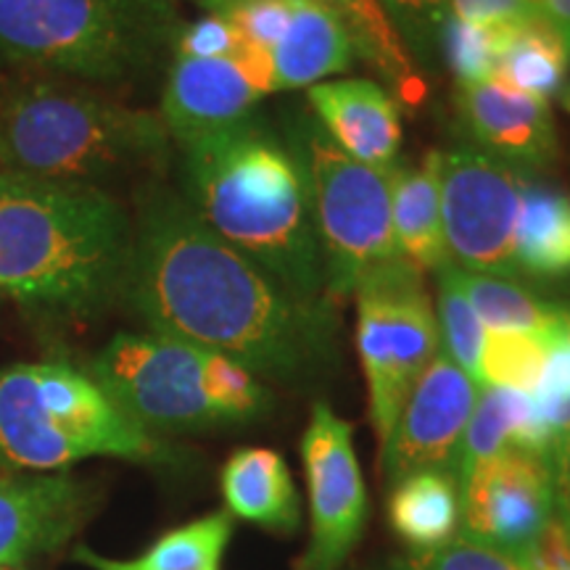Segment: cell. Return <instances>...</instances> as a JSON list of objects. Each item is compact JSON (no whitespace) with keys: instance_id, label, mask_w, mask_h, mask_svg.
Masks as SVG:
<instances>
[{"instance_id":"cell-10","label":"cell","mask_w":570,"mask_h":570,"mask_svg":"<svg viewBox=\"0 0 570 570\" xmlns=\"http://www.w3.org/2000/svg\"><path fill=\"white\" fill-rule=\"evenodd\" d=\"M529 169L512 167L479 148L444 154V233L449 262L468 273L512 281L515 235Z\"/></svg>"},{"instance_id":"cell-20","label":"cell","mask_w":570,"mask_h":570,"mask_svg":"<svg viewBox=\"0 0 570 570\" xmlns=\"http://www.w3.org/2000/svg\"><path fill=\"white\" fill-rule=\"evenodd\" d=\"M223 497L230 515L294 533L302 520L291 470L273 449H238L223 468Z\"/></svg>"},{"instance_id":"cell-18","label":"cell","mask_w":570,"mask_h":570,"mask_svg":"<svg viewBox=\"0 0 570 570\" xmlns=\"http://www.w3.org/2000/svg\"><path fill=\"white\" fill-rule=\"evenodd\" d=\"M309 106L323 130L352 159L367 167H396L402 111L394 96L373 80H325L309 88Z\"/></svg>"},{"instance_id":"cell-1","label":"cell","mask_w":570,"mask_h":570,"mask_svg":"<svg viewBox=\"0 0 570 570\" xmlns=\"http://www.w3.org/2000/svg\"><path fill=\"white\" fill-rule=\"evenodd\" d=\"M122 294L151 333L230 356L256 377L304 383L336 365V306L285 291L167 190L140 198Z\"/></svg>"},{"instance_id":"cell-16","label":"cell","mask_w":570,"mask_h":570,"mask_svg":"<svg viewBox=\"0 0 570 570\" xmlns=\"http://www.w3.org/2000/svg\"><path fill=\"white\" fill-rule=\"evenodd\" d=\"M96 502L90 483L69 473L0 475V568L69 544Z\"/></svg>"},{"instance_id":"cell-3","label":"cell","mask_w":570,"mask_h":570,"mask_svg":"<svg viewBox=\"0 0 570 570\" xmlns=\"http://www.w3.org/2000/svg\"><path fill=\"white\" fill-rule=\"evenodd\" d=\"M132 225L90 183L0 173V296L90 315L122 294Z\"/></svg>"},{"instance_id":"cell-15","label":"cell","mask_w":570,"mask_h":570,"mask_svg":"<svg viewBox=\"0 0 570 570\" xmlns=\"http://www.w3.org/2000/svg\"><path fill=\"white\" fill-rule=\"evenodd\" d=\"M269 61L248 56L175 53L161 96V122L177 142L252 117L254 106L275 92Z\"/></svg>"},{"instance_id":"cell-6","label":"cell","mask_w":570,"mask_h":570,"mask_svg":"<svg viewBox=\"0 0 570 570\" xmlns=\"http://www.w3.org/2000/svg\"><path fill=\"white\" fill-rule=\"evenodd\" d=\"M88 375L146 431L244 423L269 404L267 389L240 362L159 333H119Z\"/></svg>"},{"instance_id":"cell-40","label":"cell","mask_w":570,"mask_h":570,"mask_svg":"<svg viewBox=\"0 0 570 570\" xmlns=\"http://www.w3.org/2000/svg\"><path fill=\"white\" fill-rule=\"evenodd\" d=\"M0 570H24V568H0Z\"/></svg>"},{"instance_id":"cell-30","label":"cell","mask_w":570,"mask_h":570,"mask_svg":"<svg viewBox=\"0 0 570 570\" xmlns=\"http://www.w3.org/2000/svg\"><path fill=\"white\" fill-rule=\"evenodd\" d=\"M439 277V304H436V320L441 333V352L452 356L465 373L479 383V360L483 336V327L479 312L473 309L470 298L462 288L458 267L449 262L441 269H436Z\"/></svg>"},{"instance_id":"cell-25","label":"cell","mask_w":570,"mask_h":570,"mask_svg":"<svg viewBox=\"0 0 570 570\" xmlns=\"http://www.w3.org/2000/svg\"><path fill=\"white\" fill-rule=\"evenodd\" d=\"M233 537V515L227 510L212 512L164 533L148 552L135 560H114L80 547L75 560L92 570H219V560Z\"/></svg>"},{"instance_id":"cell-36","label":"cell","mask_w":570,"mask_h":570,"mask_svg":"<svg viewBox=\"0 0 570 570\" xmlns=\"http://www.w3.org/2000/svg\"><path fill=\"white\" fill-rule=\"evenodd\" d=\"M558 499L562 502V508L568 512V523H570V439L566 444V452H562L560 468H558Z\"/></svg>"},{"instance_id":"cell-7","label":"cell","mask_w":570,"mask_h":570,"mask_svg":"<svg viewBox=\"0 0 570 570\" xmlns=\"http://www.w3.org/2000/svg\"><path fill=\"white\" fill-rule=\"evenodd\" d=\"M164 0H0V59L122 80L154 53Z\"/></svg>"},{"instance_id":"cell-22","label":"cell","mask_w":570,"mask_h":570,"mask_svg":"<svg viewBox=\"0 0 570 570\" xmlns=\"http://www.w3.org/2000/svg\"><path fill=\"white\" fill-rule=\"evenodd\" d=\"M508 446H523L539 454L531 394L494 386L481 389L452 465L458 487H462V481L479 462L494 458Z\"/></svg>"},{"instance_id":"cell-8","label":"cell","mask_w":570,"mask_h":570,"mask_svg":"<svg viewBox=\"0 0 570 570\" xmlns=\"http://www.w3.org/2000/svg\"><path fill=\"white\" fill-rule=\"evenodd\" d=\"M309 183L320 246L325 256L327 298L341 304L354 296L362 277L399 259L391 223L394 169L356 161L331 140L323 125L298 119L291 132Z\"/></svg>"},{"instance_id":"cell-41","label":"cell","mask_w":570,"mask_h":570,"mask_svg":"<svg viewBox=\"0 0 570 570\" xmlns=\"http://www.w3.org/2000/svg\"><path fill=\"white\" fill-rule=\"evenodd\" d=\"M558 570H570V566H566V568H558Z\"/></svg>"},{"instance_id":"cell-38","label":"cell","mask_w":570,"mask_h":570,"mask_svg":"<svg viewBox=\"0 0 570 570\" xmlns=\"http://www.w3.org/2000/svg\"><path fill=\"white\" fill-rule=\"evenodd\" d=\"M389 570H420L417 566H412V562L404 558V560H394L391 562V568Z\"/></svg>"},{"instance_id":"cell-5","label":"cell","mask_w":570,"mask_h":570,"mask_svg":"<svg viewBox=\"0 0 570 570\" xmlns=\"http://www.w3.org/2000/svg\"><path fill=\"white\" fill-rule=\"evenodd\" d=\"M90 458L156 462L161 446L88 373L21 362L0 373V462L19 473H63Z\"/></svg>"},{"instance_id":"cell-35","label":"cell","mask_w":570,"mask_h":570,"mask_svg":"<svg viewBox=\"0 0 570 570\" xmlns=\"http://www.w3.org/2000/svg\"><path fill=\"white\" fill-rule=\"evenodd\" d=\"M529 3L537 17L544 19L560 35L570 53V0H529Z\"/></svg>"},{"instance_id":"cell-23","label":"cell","mask_w":570,"mask_h":570,"mask_svg":"<svg viewBox=\"0 0 570 570\" xmlns=\"http://www.w3.org/2000/svg\"><path fill=\"white\" fill-rule=\"evenodd\" d=\"M338 21L352 42L354 56L389 80L402 96H415L420 85L417 61L404 46L381 0H317Z\"/></svg>"},{"instance_id":"cell-33","label":"cell","mask_w":570,"mask_h":570,"mask_svg":"<svg viewBox=\"0 0 570 570\" xmlns=\"http://www.w3.org/2000/svg\"><path fill=\"white\" fill-rule=\"evenodd\" d=\"M407 560L420 570H529L515 554L483 544L468 533H458L431 552L410 554Z\"/></svg>"},{"instance_id":"cell-14","label":"cell","mask_w":570,"mask_h":570,"mask_svg":"<svg viewBox=\"0 0 570 570\" xmlns=\"http://www.w3.org/2000/svg\"><path fill=\"white\" fill-rule=\"evenodd\" d=\"M479 394V383L446 352H439L381 446V470L389 487L423 470H452Z\"/></svg>"},{"instance_id":"cell-17","label":"cell","mask_w":570,"mask_h":570,"mask_svg":"<svg viewBox=\"0 0 570 570\" xmlns=\"http://www.w3.org/2000/svg\"><path fill=\"white\" fill-rule=\"evenodd\" d=\"M458 106L479 151L499 161L529 169L544 167L558 154V132L544 98L487 80L460 88Z\"/></svg>"},{"instance_id":"cell-31","label":"cell","mask_w":570,"mask_h":570,"mask_svg":"<svg viewBox=\"0 0 570 570\" xmlns=\"http://www.w3.org/2000/svg\"><path fill=\"white\" fill-rule=\"evenodd\" d=\"M504 27L508 24H499V27L465 24V21L446 17L444 30H441L439 51H444L449 69H452V75L458 77L460 88L494 80L497 56H499V46H502Z\"/></svg>"},{"instance_id":"cell-24","label":"cell","mask_w":570,"mask_h":570,"mask_svg":"<svg viewBox=\"0 0 570 570\" xmlns=\"http://www.w3.org/2000/svg\"><path fill=\"white\" fill-rule=\"evenodd\" d=\"M515 275H570V198L529 180L515 235Z\"/></svg>"},{"instance_id":"cell-12","label":"cell","mask_w":570,"mask_h":570,"mask_svg":"<svg viewBox=\"0 0 570 570\" xmlns=\"http://www.w3.org/2000/svg\"><path fill=\"white\" fill-rule=\"evenodd\" d=\"M558 481L541 454L508 446L470 470L460 487V520L468 537L529 560L554 518Z\"/></svg>"},{"instance_id":"cell-29","label":"cell","mask_w":570,"mask_h":570,"mask_svg":"<svg viewBox=\"0 0 570 570\" xmlns=\"http://www.w3.org/2000/svg\"><path fill=\"white\" fill-rule=\"evenodd\" d=\"M552 333L541 336L520 331H487L479 360V389L494 386L533 394L544 370Z\"/></svg>"},{"instance_id":"cell-13","label":"cell","mask_w":570,"mask_h":570,"mask_svg":"<svg viewBox=\"0 0 570 570\" xmlns=\"http://www.w3.org/2000/svg\"><path fill=\"white\" fill-rule=\"evenodd\" d=\"M219 13L269 61L277 90L312 88L356 59L338 21L317 0H233Z\"/></svg>"},{"instance_id":"cell-27","label":"cell","mask_w":570,"mask_h":570,"mask_svg":"<svg viewBox=\"0 0 570 570\" xmlns=\"http://www.w3.org/2000/svg\"><path fill=\"white\" fill-rule=\"evenodd\" d=\"M458 275L487 331H520L544 336V333H552L554 327L566 323L570 315L568 306L544 302V298L520 288L512 281H504V277L468 273L460 267Z\"/></svg>"},{"instance_id":"cell-34","label":"cell","mask_w":570,"mask_h":570,"mask_svg":"<svg viewBox=\"0 0 570 570\" xmlns=\"http://www.w3.org/2000/svg\"><path fill=\"white\" fill-rule=\"evenodd\" d=\"M446 17L479 27L518 24L533 19L537 11L529 0H446Z\"/></svg>"},{"instance_id":"cell-37","label":"cell","mask_w":570,"mask_h":570,"mask_svg":"<svg viewBox=\"0 0 570 570\" xmlns=\"http://www.w3.org/2000/svg\"><path fill=\"white\" fill-rule=\"evenodd\" d=\"M190 3H196V6H202V9H206V11H219V9H225L227 3H233V0H190Z\"/></svg>"},{"instance_id":"cell-21","label":"cell","mask_w":570,"mask_h":570,"mask_svg":"<svg viewBox=\"0 0 570 570\" xmlns=\"http://www.w3.org/2000/svg\"><path fill=\"white\" fill-rule=\"evenodd\" d=\"M389 523L412 554L431 552L458 537L460 487L446 470L412 473L391 487Z\"/></svg>"},{"instance_id":"cell-26","label":"cell","mask_w":570,"mask_h":570,"mask_svg":"<svg viewBox=\"0 0 570 570\" xmlns=\"http://www.w3.org/2000/svg\"><path fill=\"white\" fill-rule=\"evenodd\" d=\"M568 63L570 53L560 35L544 19L533 17L504 27L494 80L547 101L560 90Z\"/></svg>"},{"instance_id":"cell-39","label":"cell","mask_w":570,"mask_h":570,"mask_svg":"<svg viewBox=\"0 0 570 570\" xmlns=\"http://www.w3.org/2000/svg\"><path fill=\"white\" fill-rule=\"evenodd\" d=\"M562 104H566V109L570 111V88L566 90V96H562Z\"/></svg>"},{"instance_id":"cell-11","label":"cell","mask_w":570,"mask_h":570,"mask_svg":"<svg viewBox=\"0 0 570 570\" xmlns=\"http://www.w3.org/2000/svg\"><path fill=\"white\" fill-rule=\"evenodd\" d=\"M309 491V547L296 570H338L367 525V489L354 452V428L315 402L302 436Z\"/></svg>"},{"instance_id":"cell-28","label":"cell","mask_w":570,"mask_h":570,"mask_svg":"<svg viewBox=\"0 0 570 570\" xmlns=\"http://www.w3.org/2000/svg\"><path fill=\"white\" fill-rule=\"evenodd\" d=\"M531 402L537 417L539 454L550 462L558 479L562 452L570 439V315L550 336L544 370Z\"/></svg>"},{"instance_id":"cell-9","label":"cell","mask_w":570,"mask_h":570,"mask_svg":"<svg viewBox=\"0 0 570 570\" xmlns=\"http://www.w3.org/2000/svg\"><path fill=\"white\" fill-rule=\"evenodd\" d=\"M354 302L370 425L383 446L420 375L441 352L439 320L423 273L402 259L386 262L362 277Z\"/></svg>"},{"instance_id":"cell-32","label":"cell","mask_w":570,"mask_h":570,"mask_svg":"<svg viewBox=\"0 0 570 570\" xmlns=\"http://www.w3.org/2000/svg\"><path fill=\"white\" fill-rule=\"evenodd\" d=\"M391 21L410 48L412 59L428 61L439 53L446 21V0H381Z\"/></svg>"},{"instance_id":"cell-19","label":"cell","mask_w":570,"mask_h":570,"mask_svg":"<svg viewBox=\"0 0 570 570\" xmlns=\"http://www.w3.org/2000/svg\"><path fill=\"white\" fill-rule=\"evenodd\" d=\"M441 164L444 154L439 151L425 154L415 167L396 164L394 183H391L396 256L417 273H436L449 265Z\"/></svg>"},{"instance_id":"cell-4","label":"cell","mask_w":570,"mask_h":570,"mask_svg":"<svg viewBox=\"0 0 570 570\" xmlns=\"http://www.w3.org/2000/svg\"><path fill=\"white\" fill-rule=\"evenodd\" d=\"M167 140L159 114L90 92L32 85L0 101V173L96 185L156 161Z\"/></svg>"},{"instance_id":"cell-2","label":"cell","mask_w":570,"mask_h":570,"mask_svg":"<svg viewBox=\"0 0 570 570\" xmlns=\"http://www.w3.org/2000/svg\"><path fill=\"white\" fill-rule=\"evenodd\" d=\"M177 146L185 202L198 217L302 302L331 304L309 183L291 140L246 117Z\"/></svg>"}]
</instances>
